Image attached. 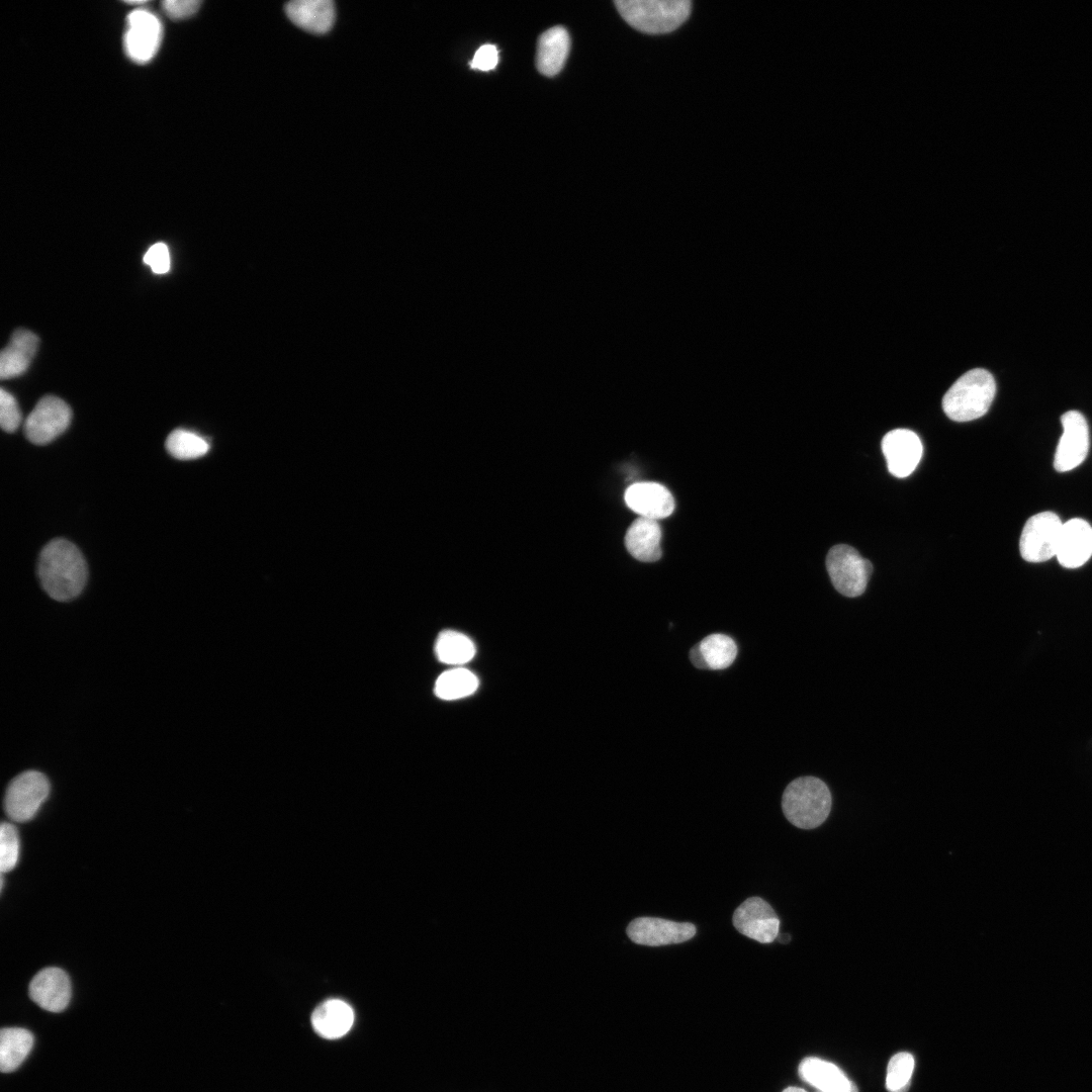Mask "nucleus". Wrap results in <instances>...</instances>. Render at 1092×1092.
<instances>
[{"mask_svg": "<svg viewBox=\"0 0 1092 1092\" xmlns=\"http://www.w3.org/2000/svg\"><path fill=\"white\" fill-rule=\"evenodd\" d=\"M71 419L72 411L63 399L46 395L26 418L24 434L31 443L44 445L65 432Z\"/></svg>", "mask_w": 1092, "mask_h": 1092, "instance_id": "nucleus-8", "label": "nucleus"}, {"mask_svg": "<svg viewBox=\"0 0 1092 1092\" xmlns=\"http://www.w3.org/2000/svg\"><path fill=\"white\" fill-rule=\"evenodd\" d=\"M1063 523L1053 512L1030 517L1021 532L1019 549L1028 562H1043L1056 556Z\"/></svg>", "mask_w": 1092, "mask_h": 1092, "instance_id": "nucleus-7", "label": "nucleus"}, {"mask_svg": "<svg viewBox=\"0 0 1092 1092\" xmlns=\"http://www.w3.org/2000/svg\"><path fill=\"white\" fill-rule=\"evenodd\" d=\"M38 347V338L28 330H16L0 355V377L9 379L23 374Z\"/></svg>", "mask_w": 1092, "mask_h": 1092, "instance_id": "nucleus-19", "label": "nucleus"}, {"mask_svg": "<svg viewBox=\"0 0 1092 1092\" xmlns=\"http://www.w3.org/2000/svg\"><path fill=\"white\" fill-rule=\"evenodd\" d=\"M732 922L741 934L760 943H770L779 935L780 919L760 897L747 898L733 913Z\"/></svg>", "mask_w": 1092, "mask_h": 1092, "instance_id": "nucleus-12", "label": "nucleus"}, {"mask_svg": "<svg viewBox=\"0 0 1092 1092\" xmlns=\"http://www.w3.org/2000/svg\"><path fill=\"white\" fill-rule=\"evenodd\" d=\"M285 12L295 25L311 33L328 32L336 15L331 0L289 1L285 5Z\"/></svg>", "mask_w": 1092, "mask_h": 1092, "instance_id": "nucleus-18", "label": "nucleus"}, {"mask_svg": "<svg viewBox=\"0 0 1092 1092\" xmlns=\"http://www.w3.org/2000/svg\"><path fill=\"white\" fill-rule=\"evenodd\" d=\"M144 263L156 274H165L170 270V252L166 244L160 242L149 248L144 256Z\"/></svg>", "mask_w": 1092, "mask_h": 1092, "instance_id": "nucleus-31", "label": "nucleus"}, {"mask_svg": "<svg viewBox=\"0 0 1092 1092\" xmlns=\"http://www.w3.org/2000/svg\"><path fill=\"white\" fill-rule=\"evenodd\" d=\"M690 659L692 663L698 668H708L705 659L701 653L699 644L695 645L690 651Z\"/></svg>", "mask_w": 1092, "mask_h": 1092, "instance_id": "nucleus-34", "label": "nucleus"}, {"mask_svg": "<svg viewBox=\"0 0 1092 1092\" xmlns=\"http://www.w3.org/2000/svg\"><path fill=\"white\" fill-rule=\"evenodd\" d=\"M777 938L782 943H788L791 940V937H790L789 934H781V935H778Z\"/></svg>", "mask_w": 1092, "mask_h": 1092, "instance_id": "nucleus-35", "label": "nucleus"}, {"mask_svg": "<svg viewBox=\"0 0 1092 1092\" xmlns=\"http://www.w3.org/2000/svg\"><path fill=\"white\" fill-rule=\"evenodd\" d=\"M699 647L710 669L720 670L730 666L737 655V646L732 638L716 633L705 637Z\"/></svg>", "mask_w": 1092, "mask_h": 1092, "instance_id": "nucleus-26", "label": "nucleus"}, {"mask_svg": "<svg viewBox=\"0 0 1092 1092\" xmlns=\"http://www.w3.org/2000/svg\"><path fill=\"white\" fill-rule=\"evenodd\" d=\"M1091 556V525L1079 518L1064 523L1056 552L1059 563L1067 568H1077L1085 564Z\"/></svg>", "mask_w": 1092, "mask_h": 1092, "instance_id": "nucleus-15", "label": "nucleus"}, {"mask_svg": "<svg viewBox=\"0 0 1092 1092\" xmlns=\"http://www.w3.org/2000/svg\"><path fill=\"white\" fill-rule=\"evenodd\" d=\"M28 993L31 1000L42 1009L61 1012L71 1000V982L62 969L46 968L32 978Z\"/></svg>", "mask_w": 1092, "mask_h": 1092, "instance_id": "nucleus-14", "label": "nucleus"}, {"mask_svg": "<svg viewBox=\"0 0 1092 1092\" xmlns=\"http://www.w3.org/2000/svg\"><path fill=\"white\" fill-rule=\"evenodd\" d=\"M435 652L437 658L447 664H464L470 661L475 654L473 642L464 634L446 630L439 634Z\"/></svg>", "mask_w": 1092, "mask_h": 1092, "instance_id": "nucleus-24", "label": "nucleus"}, {"mask_svg": "<svg viewBox=\"0 0 1092 1092\" xmlns=\"http://www.w3.org/2000/svg\"><path fill=\"white\" fill-rule=\"evenodd\" d=\"M50 794L47 777L37 770H27L15 777L4 797L6 815L15 822L31 820Z\"/></svg>", "mask_w": 1092, "mask_h": 1092, "instance_id": "nucleus-6", "label": "nucleus"}, {"mask_svg": "<svg viewBox=\"0 0 1092 1092\" xmlns=\"http://www.w3.org/2000/svg\"><path fill=\"white\" fill-rule=\"evenodd\" d=\"M37 572L46 593L60 602L78 597L88 575L87 564L80 550L62 538L50 541L42 548Z\"/></svg>", "mask_w": 1092, "mask_h": 1092, "instance_id": "nucleus-1", "label": "nucleus"}, {"mask_svg": "<svg viewBox=\"0 0 1092 1092\" xmlns=\"http://www.w3.org/2000/svg\"><path fill=\"white\" fill-rule=\"evenodd\" d=\"M697 932L691 922H676L657 917H638L627 928L628 937L637 944L660 946L676 944L692 939Z\"/></svg>", "mask_w": 1092, "mask_h": 1092, "instance_id": "nucleus-11", "label": "nucleus"}, {"mask_svg": "<svg viewBox=\"0 0 1092 1092\" xmlns=\"http://www.w3.org/2000/svg\"><path fill=\"white\" fill-rule=\"evenodd\" d=\"M914 1065V1058L911 1054L901 1052L894 1055L890 1059L887 1068V1090L889 1092H908Z\"/></svg>", "mask_w": 1092, "mask_h": 1092, "instance_id": "nucleus-28", "label": "nucleus"}, {"mask_svg": "<svg viewBox=\"0 0 1092 1092\" xmlns=\"http://www.w3.org/2000/svg\"><path fill=\"white\" fill-rule=\"evenodd\" d=\"M21 422V412L14 396L4 388L0 390V424L7 433L17 430Z\"/></svg>", "mask_w": 1092, "mask_h": 1092, "instance_id": "nucleus-30", "label": "nucleus"}, {"mask_svg": "<svg viewBox=\"0 0 1092 1092\" xmlns=\"http://www.w3.org/2000/svg\"><path fill=\"white\" fill-rule=\"evenodd\" d=\"M1063 434L1054 458V467L1066 472L1079 466L1089 450V428L1085 417L1077 411L1066 412L1061 418Z\"/></svg>", "mask_w": 1092, "mask_h": 1092, "instance_id": "nucleus-10", "label": "nucleus"}, {"mask_svg": "<svg viewBox=\"0 0 1092 1092\" xmlns=\"http://www.w3.org/2000/svg\"><path fill=\"white\" fill-rule=\"evenodd\" d=\"M354 1023L352 1007L340 1000L330 999L318 1005L311 1014L313 1030L326 1039L344 1036Z\"/></svg>", "mask_w": 1092, "mask_h": 1092, "instance_id": "nucleus-21", "label": "nucleus"}, {"mask_svg": "<svg viewBox=\"0 0 1092 1092\" xmlns=\"http://www.w3.org/2000/svg\"><path fill=\"white\" fill-rule=\"evenodd\" d=\"M826 567L835 589L848 598H855L866 590L873 567L869 560L848 545L832 547L826 558Z\"/></svg>", "mask_w": 1092, "mask_h": 1092, "instance_id": "nucleus-5", "label": "nucleus"}, {"mask_svg": "<svg viewBox=\"0 0 1092 1092\" xmlns=\"http://www.w3.org/2000/svg\"><path fill=\"white\" fill-rule=\"evenodd\" d=\"M661 529L654 519L639 517L628 528L625 546L628 552L642 562H654L661 557Z\"/></svg>", "mask_w": 1092, "mask_h": 1092, "instance_id": "nucleus-20", "label": "nucleus"}, {"mask_svg": "<svg viewBox=\"0 0 1092 1092\" xmlns=\"http://www.w3.org/2000/svg\"><path fill=\"white\" fill-rule=\"evenodd\" d=\"M800 1078L820 1092H857L841 1069L819 1058L809 1057L799 1065Z\"/></svg>", "mask_w": 1092, "mask_h": 1092, "instance_id": "nucleus-17", "label": "nucleus"}, {"mask_svg": "<svg viewBox=\"0 0 1092 1092\" xmlns=\"http://www.w3.org/2000/svg\"><path fill=\"white\" fill-rule=\"evenodd\" d=\"M832 797L827 785L816 777H800L791 782L782 797L785 817L801 829L820 826L828 817Z\"/></svg>", "mask_w": 1092, "mask_h": 1092, "instance_id": "nucleus-2", "label": "nucleus"}, {"mask_svg": "<svg viewBox=\"0 0 1092 1092\" xmlns=\"http://www.w3.org/2000/svg\"><path fill=\"white\" fill-rule=\"evenodd\" d=\"M478 687L476 675L470 670L457 667L444 671L435 684V694L442 700H457L473 694Z\"/></svg>", "mask_w": 1092, "mask_h": 1092, "instance_id": "nucleus-25", "label": "nucleus"}, {"mask_svg": "<svg viewBox=\"0 0 1092 1092\" xmlns=\"http://www.w3.org/2000/svg\"><path fill=\"white\" fill-rule=\"evenodd\" d=\"M498 62V53L493 44H483L474 54L470 66L472 69L489 71L495 68Z\"/></svg>", "mask_w": 1092, "mask_h": 1092, "instance_id": "nucleus-33", "label": "nucleus"}, {"mask_svg": "<svg viewBox=\"0 0 1092 1092\" xmlns=\"http://www.w3.org/2000/svg\"><path fill=\"white\" fill-rule=\"evenodd\" d=\"M201 5L198 0H166L162 2L165 13L174 19H182L193 15Z\"/></svg>", "mask_w": 1092, "mask_h": 1092, "instance_id": "nucleus-32", "label": "nucleus"}, {"mask_svg": "<svg viewBox=\"0 0 1092 1092\" xmlns=\"http://www.w3.org/2000/svg\"><path fill=\"white\" fill-rule=\"evenodd\" d=\"M162 34V23L155 14L145 9L131 11L123 40L127 57L139 64L148 63L159 50Z\"/></svg>", "mask_w": 1092, "mask_h": 1092, "instance_id": "nucleus-9", "label": "nucleus"}, {"mask_svg": "<svg viewBox=\"0 0 1092 1092\" xmlns=\"http://www.w3.org/2000/svg\"><path fill=\"white\" fill-rule=\"evenodd\" d=\"M19 855V838L16 828L10 823H2L0 830V869L1 873L13 870Z\"/></svg>", "mask_w": 1092, "mask_h": 1092, "instance_id": "nucleus-29", "label": "nucleus"}, {"mask_svg": "<svg viewBox=\"0 0 1092 1092\" xmlns=\"http://www.w3.org/2000/svg\"><path fill=\"white\" fill-rule=\"evenodd\" d=\"M615 5L626 22L649 34L673 31L688 19L692 8L689 0H617Z\"/></svg>", "mask_w": 1092, "mask_h": 1092, "instance_id": "nucleus-4", "label": "nucleus"}, {"mask_svg": "<svg viewBox=\"0 0 1092 1092\" xmlns=\"http://www.w3.org/2000/svg\"><path fill=\"white\" fill-rule=\"evenodd\" d=\"M166 449L174 458L188 460L206 454L209 444L194 432L176 429L169 434L166 440Z\"/></svg>", "mask_w": 1092, "mask_h": 1092, "instance_id": "nucleus-27", "label": "nucleus"}, {"mask_svg": "<svg viewBox=\"0 0 1092 1092\" xmlns=\"http://www.w3.org/2000/svg\"><path fill=\"white\" fill-rule=\"evenodd\" d=\"M783 1092H807V1091L802 1089V1088H799V1087H788Z\"/></svg>", "mask_w": 1092, "mask_h": 1092, "instance_id": "nucleus-36", "label": "nucleus"}, {"mask_svg": "<svg viewBox=\"0 0 1092 1092\" xmlns=\"http://www.w3.org/2000/svg\"><path fill=\"white\" fill-rule=\"evenodd\" d=\"M33 1034L20 1027H5L0 1031V1070L10 1073L16 1070L33 1046Z\"/></svg>", "mask_w": 1092, "mask_h": 1092, "instance_id": "nucleus-23", "label": "nucleus"}, {"mask_svg": "<svg viewBox=\"0 0 1092 1092\" xmlns=\"http://www.w3.org/2000/svg\"><path fill=\"white\" fill-rule=\"evenodd\" d=\"M882 451L889 472L903 478L909 476L917 467L922 457L923 446L913 431L895 429L884 436Z\"/></svg>", "mask_w": 1092, "mask_h": 1092, "instance_id": "nucleus-13", "label": "nucleus"}, {"mask_svg": "<svg viewBox=\"0 0 1092 1092\" xmlns=\"http://www.w3.org/2000/svg\"><path fill=\"white\" fill-rule=\"evenodd\" d=\"M569 48L570 38L564 27L554 26L544 31L537 42L538 71L548 77L558 74L565 64Z\"/></svg>", "mask_w": 1092, "mask_h": 1092, "instance_id": "nucleus-22", "label": "nucleus"}, {"mask_svg": "<svg viewBox=\"0 0 1092 1092\" xmlns=\"http://www.w3.org/2000/svg\"><path fill=\"white\" fill-rule=\"evenodd\" d=\"M624 499L639 517L657 520L668 517L674 510L671 492L656 482L633 483L626 489Z\"/></svg>", "mask_w": 1092, "mask_h": 1092, "instance_id": "nucleus-16", "label": "nucleus"}, {"mask_svg": "<svg viewBox=\"0 0 1092 1092\" xmlns=\"http://www.w3.org/2000/svg\"><path fill=\"white\" fill-rule=\"evenodd\" d=\"M996 393L992 374L982 368L962 375L942 398L944 414L952 421L968 422L984 416Z\"/></svg>", "mask_w": 1092, "mask_h": 1092, "instance_id": "nucleus-3", "label": "nucleus"}]
</instances>
